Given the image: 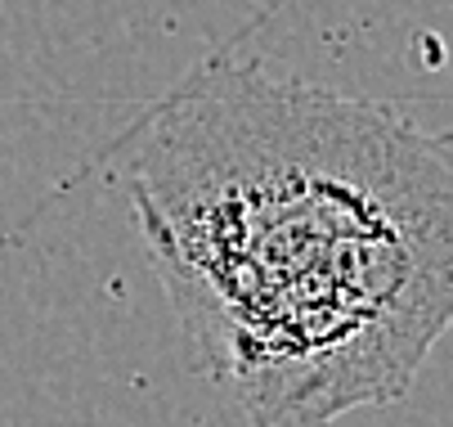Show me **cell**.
Listing matches in <instances>:
<instances>
[{
    "label": "cell",
    "instance_id": "obj_1",
    "mask_svg": "<svg viewBox=\"0 0 453 427\" xmlns=\"http://www.w3.org/2000/svg\"><path fill=\"white\" fill-rule=\"evenodd\" d=\"M131 198L180 324L251 427L395 400L449 329V140L381 104L211 68L162 108Z\"/></svg>",
    "mask_w": 453,
    "mask_h": 427
}]
</instances>
